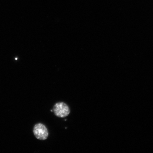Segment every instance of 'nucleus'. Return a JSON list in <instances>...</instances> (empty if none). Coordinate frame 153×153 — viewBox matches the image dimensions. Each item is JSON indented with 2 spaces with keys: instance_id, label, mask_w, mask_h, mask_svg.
I'll return each instance as SVG.
<instances>
[{
  "instance_id": "obj_1",
  "label": "nucleus",
  "mask_w": 153,
  "mask_h": 153,
  "mask_svg": "<svg viewBox=\"0 0 153 153\" xmlns=\"http://www.w3.org/2000/svg\"><path fill=\"white\" fill-rule=\"evenodd\" d=\"M53 111L55 116L61 118L66 117L70 113L69 107L64 102L56 103L53 106Z\"/></svg>"
},
{
  "instance_id": "obj_2",
  "label": "nucleus",
  "mask_w": 153,
  "mask_h": 153,
  "mask_svg": "<svg viewBox=\"0 0 153 153\" xmlns=\"http://www.w3.org/2000/svg\"><path fill=\"white\" fill-rule=\"evenodd\" d=\"M33 133L36 138L39 140H45L49 136V132L47 128L44 124L39 123L34 126Z\"/></svg>"
}]
</instances>
